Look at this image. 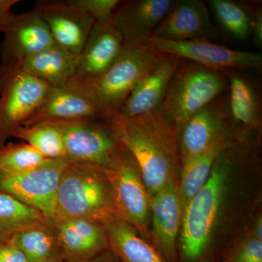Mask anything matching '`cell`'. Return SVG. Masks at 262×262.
Instances as JSON below:
<instances>
[{"label":"cell","mask_w":262,"mask_h":262,"mask_svg":"<svg viewBox=\"0 0 262 262\" xmlns=\"http://www.w3.org/2000/svg\"><path fill=\"white\" fill-rule=\"evenodd\" d=\"M71 4L89 15L95 22L111 20L121 4L120 0H69Z\"/></svg>","instance_id":"cell-30"},{"label":"cell","mask_w":262,"mask_h":262,"mask_svg":"<svg viewBox=\"0 0 262 262\" xmlns=\"http://www.w3.org/2000/svg\"><path fill=\"white\" fill-rule=\"evenodd\" d=\"M179 182L168 183L150 198L152 222L151 239L168 262H177V237L182 225L184 207Z\"/></svg>","instance_id":"cell-13"},{"label":"cell","mask_w":262,"mask_h":262,"mask_svg":"<svg viewBox=\"0 0 262 262\" xmlns=\"http://www.w3.org/2000/svg\"><path fill=\"white\" fill-rule=\"evenodd\" d=\"M114 213L111 190L100 167L68 162L58 184L52 222L86 219L101 223Z\"/></svg>","instance_id":"cell-4"},{"label":"cell","mask_w":262,"mask_h":262,"mask_svg":"<svg viewBox=\"0 0 262 262\" xmlns=\"http://www.w3.org/2000/svg\"><path fill=\"white\" fill-rule=\"evenodd\" d=\"M97 117H101L75 76L64 84L48 88L42 104L25 126L40 122L73 121Z\"/></svg>","instance_id":"cell-17"},{"label":"cell","mask_w":262,"mask_h":262,"mask_svg":"<svg viewBox=\"0 0 262 262\" xmlns=\"http://www.w3.org/2000/svg\"><path fill=\"white\" fill-rule=\"evenodd\" d=\"M29 262H63V251L53 222H36L15 232L11 237Z\"/></svg>","instance_id":"cell-24"},{"label":"cell","mask_w":262,"mask_h":262,"mask_svg":"<svg viewBox=\"0 0 262 262\" xmlns=\"http://www.w3.org/2000/svg\"><path fill=\"white\" fill-rule=\"evenodd\" d=\"M66 262H84L108 249L101 224L86 219H66L53 222Z\"/></svg>","instance_id":"cell-20"},{"label":"cell","mask_w":262,"mask_h":262,"mask_svg":"<svg viewBox=\"0 0 262 262\" xmlns=\"http://www.w3.org/2000/svg\"><path fill=\"white\" fill-rule=\"evenodd\" d=\"M223 151L210 150L182 163L179 187L183 207L204 187L209 178L215 158Z\"/></svg>","instance_id":"cell-27"},{"label":"cell","mask_w":262,"mask_h":262,"mask_svg":"<svg viewBox=\"0 0 262 262\" xmlns=\"http://www.w3.org/2000/svg\"><path fill=\"white\" fill-rule=\"evenodd\" d=\"M210 5L221 27L231 37L242 42L251 37L252 10L231 0H211Z\"/></svg>","instance_id":"cell-26"},{"label":"cell","mask_w":262,"mask_h":262,"mask_svg":"<svg viewBox=\"0 0 262 262\" xmlns=\"http://www.w3.org/2000/svg\"><path fill=\"white\" fill-rule=\"evenodd\" d=\"M46 220L37 210L0 193V243L11 238L24 227Z\"/></svg>","instance_id":"cell-28"},{"label":"cell","mask_w":262,"mask_h":262,"mask_svg":"<svg viewBox=\"0 0 262 262\" xmlns=\"http://www.w3.org/2000/svg\"><path fill=\"white\" fill-rule=\"evenodd\" d=\"M48 88L20 67L0 66V149L37 113Z\"/></svg>","instance_id":"cell-8"},{"label":"cell","mask_w":262,"mask_h":262,"mask_svg":"<svg viewBox=\"0 0 262 262\" xmlns=\"http://www.w3.org/2000/svg\"><path fill=\"white\" fill-rule=\"evenodd\" d=\"M19 0H0V32H4L14 16L12 8L19 3Z\"/></svg>","instance_id":"cell-33"},{"label":"cell","mask_w":262,"mask_h":262,"mask_svg":"<svg viewBox=\"0 0 262 262\" xmlns=\"http://www.w3.org/2000/svg\"><path fill=\"white\" fill-rule=\"evenodd\" d=\"M100 168L107 180L117 214L141 237L151 239L148 229L150 196L134 157L120 142L107 165Z\"/></svg>","instance_id":"cell-6"},{"label":"cell","mask_w":262,"mask_h":262,"mask_svg":"<svg viewBox=\"0 0 262 262\" xmlns=\"http://www.w3.org/2000/svg\"><path fill=\"white\" fill-rule=\"evenodd\" d=\"M234 157L235 146L221 152L204 187L184 206L180 246L183 258L187 262H195L203 257L211 244Z\"/></svg>","instance_id":"cell-2"},{"label":"cell","mask_w":262,"mask_h":262,"mask_svg":"<svg viewBox=\"0 0 262 262\" xmlns=\"http://www.w3.org/2000/svg\"><path fill=\"white\" fill-rule=\"evenodd\" d=\"M253 45L261 51L262 48V10L261 8L253 12L252 32Z\"/></svg>","instance_id":"cell-34"},{"label":"cell","mask_w":262,"mask_h":262,"mask_svg":"<svg viewBox=\"0 0 262 262\" xmlns=\"http://www.w3.org/2000/svg\"><path fill=\"white\" fill-rule=\"evenodd\" d=\"M165 56L146 45H125L116 61L102 75L92 78L76 76L100 116L110 120L116 115L137 84Z\"/></svg>","instance_id":"cell-3"},{"label":"cell","mask_w":262,"mask_h":262,"mask_svg":"<svg viewBox=\"0 0 262 262\" xmlns=\"http://www.w3.org/2000/svg\"><path fill=\"white\" fill-rule=\"evenodd\" d=\"M0 262H29L24 253L10 238L0 243Z\"/></svg>","instance_id":"cell-32"},{"label":"cell","mask_w":262,"mask_h":262,"mask_svg":"<svg viewBox=\"0 0 262 262\" xmlns=\"http://www.w3.org/2000/svg\"><path fill=\"white\" fill-rule=\"evenodd\" d=\"M118 141L134 157L150 198L179 181V130L159 112L108 120Z\"/></svg>","instance_id":"cell-1"},{"label":"cell","mask_w":262,"mask_h":262,"mask_svg":"<svg viewBox=\"0 0 262 262\" xmlns=\"http://www.w3.org/2000/svg\"><path fill=\"white\" fill-rule=\"evenodd\" d=\"M261 227H262L261 219H259V220H258V222L257 227H256V237H256V238L260 239V241H262Z\"/></svg>","instance_id":"cell-36"},{"label":"cell","mask_w":262,"mask_h":262,"mask_svg":"<svg viewBox=\"0 0 262 262\" xmlns=\"http://www.w3.org/2000/svg\"><path fill=\"white\" fill-rule=\"evenodd\" d=\"M151 37L171 41H213L220 39L221 34L203 1L182 0L177 1Z\"/></svg>","instance_id":"cell-14"},{"label":"cell","mask_w":262,"mask_h":262,"mask_svg":"<svg viewBox=\"0 0 262 262\" xmlns=\"http://www.w3.org/2000/svg\"><path fill=\"white\" fill-rule=\"evenodd\" d=\"M51 160L53 159H48L26 143L10 144L0 149V170L8 173L34 170Z\"/></svg>","instance_id":"cell-29"},{"label":"cell","mask_w":262,"mask_h":262,"mask_svg":"<svg viewBox=\"0 0 262 262\" xmlns=\"http://www.w3.org/2000/svg\"><path fill=\"white\" fill-rule=\"evenodd\" d=\"M220 96L196 112L179 130L181 164L205 151H225L245 141L232 121L228 98Z\"/></svg>","instance_id":"cell-7"},{"label":"cell","mask_w":262,"mask_h":262,"mask_svg":"<svg viewBox=\"0 0 262 262\" xmlns=\"http://www.w3.org/2000/svg\"><path fill=\"white\" fill-rule=\"evenodd\" d=\"M36 10L47 24L56 44L78 56L95 23L70 1H41Z\"/></svg>","instance_id":"cell-15"},{"label":"cell","mask_w":262,"mask_h":262,"mask_svg":"<svg viewBox=\"0 0 262 262\" xmlns=\"http://www.w3.org/2000/svg\"><path fill=\"white\" fill-rule=\"evenodd\" d=\"M144 45L163 54L178 56L219 72L258 71L262 67L261 53L231 49L207 39L171 41L151 37Z\"/></svg>","instance_id":"cell-11"},{"label":"cell","mask_w":262,"mask_h":262,"mask_svg":"<svg viewBox=\"0 0 262 262\" xmlns=\"http://www.w3.org/2000/svg\"><path fill=\"white\" fill-rule=\"evenodd\" d=\"M231 262H262V241L250 239L238 253L231 258Z\"/></svg>","instance_id":"cell-31"},{"label":"cell","mask_w":262,"mask_h":262,"mask_svg":"<svg viewBox=\"0 0 262 262\" xmlns=\"http://www.w3.org/2000/svg\"><path fill=\"white\" fill-rule=\"evenodd\" d=\"M227 88L228 80L222 72L182 59L158 111L179 132L192 115L219 97Z\"/></svg>","instance_id":"cell-5"},{"label":"cell","mask_w":262,"mask_h":262,"mask_svg":"<svg viewBox=\"0 0 262 262\" xmlns=\"http://www.w3.org/2000/svg\"><path fill=\"white\" fill-rule=\"evenodd\" d=\"M223 262H231V261H230V259H227V260H226V261H223Z\"/></svg>","instance_id":"cell-37"},{"label":"cell","mask_w":262,"mask_h":262,"mask_svg":"<svg viewBox=\"0 0 262 262\" xmlns=\"http://www.w3.org/2000/svg\"><path fill=\"white\" fill-rule=\"evenodd\" d=\"M84 262H118L110 249L96 255L94 257Z\"/></svg>","instance_id":"cell-35"},{"label":"cell","mask_w":262,"mask_h":262,"mask_svg":"<svg viewBox=\"0 0 262 262\" xmlns=\"http://www.w3.org/2000/svg\"><path fill=\"white\" fill-rule=\"evenodd\" d=\"M1 45L2 66L20 67L27 58L54 44L47 24L35 8L15 14Z\"/></svg>","instance_id":"cell-12"},{"label":"cell","mask_w":262,"mask_h":262,"mask_svg":"<svg viewBox=\"0 0 262 262\" xmlns=\"http://www.w3.org/2000/svg\"><path fill=\"white\" fill-rule=\"evenodd\" d=\"M125 46L121 34L111 20L95 22L77 58V76L92 78L114 64Z\"/></svg>","instance_id":"cell-19"},{"label":"cell","mask_w":262,"mask_h":262,"mask_svg":"<svg viewBox=\"0 0 262 262\" xmlns=\"http://www.w3.org/2000/svg\"><path fill=\"white\" fill-rule=\"evenodd\" d=\"M61 130L64 142L66 159L69 163L106 166L118 147L108 120L84 119L73 121L51 122Z\"/></svg>","instance_id":"cell-9"},{"label":"cell","mask_w":262,"mask_h":262,"mask_svg":"<svg viewBox=\"0 0 262 262\" xmlns=\"http://www.w3.org/2000/svg\"><path fill=\"white\" fill-rule=\"evenodd\" d=\"M110 250L118 262H168L159 251L117 213L101 222Z\"/></svg>","instance_id":"cell-21"},{"label":"cell","mask_w":262,"mask_h":262,"mask_svg":"<svg viewBox=\"0 0 262 262\" xmlns=\"http://www.w3.org/2000/svg\"><path fill=\"white\" fill-rule=\"evenodd\" d=\"M229 113L241 136L259 130L261 126V103L259 90L252 80L239 73L228 71Z\"/></svg>","instance_id":"cell-22"},{"label":"cell","mask_w":262,"mask_h":262,"mask_svg":"<svg viewBox=\"0 0 262 262\" xmlns=\"http://www.w3.org/2000/svg\"><path fill=\"white\" fill-rule=\"evenodd\" d=\"M77 58L58 45H52L27 58L20 68L48 87H56L70 82L77 75Z\"/></svg>","instance_id":"cell-23"},{"label":"cell","mask_w":262,"mask_h":262,"mask_svg":"<svg viewBox=\"0 0 262 262\" xmlns=\"http://www.w3.org/2000/svg\"><path fill=\"white\" fill-rule=\"evenodd\" d=\"M176 3L173 0H131L121 3L111 21L121 34L125 45H144Z\"/></svg>","instance_id":"cell-16"},{"label":"cell","mask_w":262,"mask_h":262,"mask_svg":"<svg viewBox=\"0 0 262 262\" xmlns=\"http://www.w3.org/2000/svg\"><path fill=\"white\" fill-rule=\"evenodd\" d=\"M67 164L66 159H55L23 173H8L0 170V193L37 210L52 222L58 184Z\"/></svg>","instance_id":"cell-10"},{"label":"cell","mask_w":262,"mask_h":262,"mask_svg":"<svg viewBox=\"0 0 262 262\" xmlns=\"http://www.w3.org/2000/svg\"><path fill=\"white\" fill-rule=\"evenodd\" d=\"M13 137L24 141L48 159H66L63 136L53 122H40L24 126Z\"/></svg>","instance_id":"cell-25"},{"label":"cell","mask_w":262,"mask_h":262,"mask_svg":"<svg viewBox=\"0 0 262 262\" xmlns=\"http://www.w3.org/2000/svg\"><path fill=\"white\" fill-rule=\"evenodd\" d=\"M181 60L178 56L166 55L163 61L137 84L111 119L133 118L158 111Z\"/></svg>","instance_id":"cell-18"}]
</instances>
